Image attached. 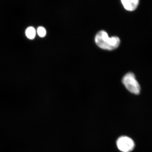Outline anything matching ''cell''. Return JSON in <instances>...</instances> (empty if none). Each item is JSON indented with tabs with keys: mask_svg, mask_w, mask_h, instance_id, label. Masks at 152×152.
I'll use <instances>...</instances> for the list:
<instances>
[{
	"mask_svg": "<svg viewBox=\"0 0 152 152\" xmlns=\"http://www.w3.org/2000/svg\"><path fill=\"white\" fill-rule=\"evenodd\" d=\"M122 82L129 91L135 95L140 94L141 86L134 74L129 72L123 77Z\"/></svg>",
	"mask_w": 152,
	"mask_h": 152,
	"instance_id": "2",
	"label": "cell"
},
{
	"mask_svg": "<svg viewBox=\"0 0 152 152\" xmlns=\"http://www.w3.org/2000/svg\"><path fill=\"white\" fill-rule=\"evenodd\" d=\"M117 146L118 149L121 152H130L134 149L135 144L130 138L123 136L118 139Z\"/></svg>",
	"mask_w": 152,
	"mask_h": 152,
	"instance_id": "3",
	"label": "cell"
},
{
	"mask_svg": "<svg viewBox=\"0 0 152 152\" xmlns=\"http://www.w3.org/2000/svg\"><path fill=\"white\" fill-rule=\"evenodd\" d=\"M95 42L97 45L103 50H113L119 46L121 40L118 37H110L104 31H101L96 34Z\"/></svg>",
	"mask_w": 152,
	"mask_h": 152,
	"instance_id": "1",
	"label": "cell"
},
{
	"mask_svg": "<svg viewBox=\"0 0 152 152\" xmlns=\"http://www.w3.org/2000/svg\"><path fill=\"white\" fill-rule=\"evenodd\" d=\"M26 35L27 37L30 39H34L36 35V31L34 28L33 27L28 28L26 30Z\"/></svg>",
	"mask_w": 152,
	"mask_h": 152,
	"instance_id": "5",
	"label": "cell"
},
{
	"mask_svg": "<svg viewBox=\"0 0 152 152\" xmlns=\"http://www.w3.org/2000/svg\"><path fill=\"white\" fill-rule=\"evenodd\" d=\"M124 8L128 11L133 12L137 8L140 0H121Z\"/></svg>",
	"mask_w": 152,
	"mask_h": 152,
	"instance_id": "4",
	"label": "cell"
},
{
	"mask_svg": "<svg viewBox=\"0 0 152 152\" xmlns=\"http://www.w3.org/2000/svg\"><path fill=\"white\" fill-rule=\"evenodd\" d=\"M37 33L40 37H44L46 35V30L43 27L40 26L38 27L37 30Z\"/></svg>",
	"mask_w": 152,
	"mask_h": 152,
	"instance_id": "6",
	"label": "cell"
}]
</instances>
